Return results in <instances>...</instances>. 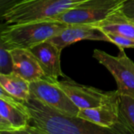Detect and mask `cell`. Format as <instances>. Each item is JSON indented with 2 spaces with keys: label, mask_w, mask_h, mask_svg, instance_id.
I'll use <instances>...</instances> for the list:
<instances>
[{
  "label": "cell",
  "mask_w": 134,
  "mask_h": 134,
  "mask_svg": "<svg viewBox=\"0 0 134 134\" xmlns=\"http://www.w3.org/2000/svg\"><path fill=\"white\" fill-rule=\"evenodd\" d=\"M56 82L79 110L101 106L115 100L119 95L117 90L106 92L92 86L79 84L71 79L57 81Z\"/></svg>",
  "instance_id": "52a82bcc"
},
{
  "label": "cell",
  "mask_w": 134,
  "mask_h": 134,
  "mask_svg": "<svg viewBox=\"0 0 134 134\" xmlns=\"http://www.w3.org/2000/svg\"><path fill=\"white\" fill-rule=\"evenodd\" d=\"M119 105L122 118L134 133V97L119 95Z\"/></svg>",
  "instance_id": "9a60e30c"
},
{
  "label": "cell",
  "mask_w": 134,
  "mask_h": 134,
  "mask_svg": "<svg viewBox=\"0 0 134 134\" xmlns=\"http://www.w3.org/2000/svg\"><path fill=\"white\" fill-rule=\"evenodd\" d=\"M0 134H16L14 132H6V131H0Z\"/></svg>",
  "instance_id": "44dd1931"
},
{
  "label": "cell",
  "mask_w": 134,
  "mask_h": 134,
  "mask_svg": "<svg viewBox=\"0 0 134 134\" xmlns=\"http://www.w3.org/2000/svg\"><path fill=\"white\" fill-rule=\"evenodd\" d=\"M110 39L111 43L116 45L119 49H125L127 48H133L134 49V39L123 37L119 35L114 34H106Z\"/></svg>",
  "instance_id": "e0dca14e"
},
{
  "label": "cell",
  "mask_w": 134,
  "mask_h": 134,
  "mask_svg": "<svg viewBox=\"0 0 134 134\" xmlns=\"http://www.w3.org/2000/svg\"><path fill=\"white\" fill-rule=\"evenodd\" d=\"M29 49L37 59L48 80L58 81L60 77H65L60 67L62 49L49 41L38 44Z\"/></svg>",
  "instance_id": "9c48e42d"
},
{
  "label": "cell",
  "mask_w": 134,
  "mask_h": 134,
  "mask_svg": "<svg viewBox=\"0 0 134 134\" xmlns=\"http://www.w3.org/2000/svg\"><path fill=\"white\" fill-rule=\"evenodd\" d=\"M13 72V60L10 49L0 40V75H9Z\"/></svg>",
  "instance_id": "2e32d148"
},
{
  "label": "cell",
  "mask_w": 134,
  "mask_h": 134,
  "mask_svg": "<svg viewBox=\"0 0 134 134\" xmlns=\"http://www.w3.org/2000/svg\"><path fill=\"white\" fill-rule=\"evenodd\" d=\"M93 56L113 75L119 94L134 97V63L124 49H120L119 55L114 57L96 49Z\"/></svg>",
  "instance_id": "5b68a950"
},
{
  "label": "cell",
  "mask_w": 134,
  "mask_h": 134,
  "mask_svg": "<svg viewBox=\"0 0 134 134\" xmlns=\"http://www.w3.org/2000/svg\"><path fill=\"white\" fill-rule=\"evenodd\" d=\"M82 40L110 42L108 35L100 28L89 24H68L59 35L49 41L63 50L66 46Z\"/></svg>",
  "instance_id": "ba28073f"
},
{
  "label": "cell",
  "mask_w": 134,
  "mask_h": 134,
  "mask_svg": "<svg viewBox=\"0 0 134 134\" xmlns=\"http://www.w3.org/2000/svg\"><path fill=\"white\" fill-rule=\"evenodd\" d=\"M127 0H86L55 19L66 24L96 25L122 9Z\"/></svg>",
  "instance_id": "277c9868"
},
{
  "label": "cell",
  "mask_w": 134,
  "mask_h": 134,
  "mask_svg": "<svg viewBox=\"0 0 134 134\" xmlns=\"http://www.w3.org/2000/svg\"><path fill=\"white\" fill-rule=\"evenodd\" d=\"M67 26L68 24L57 19L13 24L2 27L0 40L10 49L13 48L29 49L57 36Z\"/></svg>",
  "instance_id": "7a4b0ae2"
},
{
  "label": "cell",
  "mask_w": 134,
  "mask_h": 134,
  "mask_svg": "<svg viewBox=\"0 0 134 134\" xmlns=\"http://www.w3.org/2000/svg\"><path fill=\"white\" fill-rule=\"evenodd\" d=\"M16 134H31V133H29L28 131H27L26 130H20V131H16L14 132Z\"/></svg>",
  "instance_id": "ffe728a7"
},
{
  "label": "cell",
  "mask_w": 134,
  "mask_h": 134,
  "mask_svg": "<svg viewBox=\"0 0 134 134\" xmlns=\"http://www.w3.org/2000/svg\"><path fill=\"white\" fill-rule=\"evenodd\" d=\"M94 26L105 34L119 35L134 39V20L124 14L122 10L113 13Z\"/></svg>",
  "instance_id": "4fadbf2b"
},
{
  "label": "cell",
  "mask_w": 134,
  "mask_h": 134,
  "mask_svg": "<svg viewBox=\"0 0 134 134\" xmlns=\"http://www.w3.org/2000/svg\"><path fill=\"white\" fill-rule=\"evenodd\" d=\"M10 52L13 60V72L29 82L46 79L37 59L30 49L13 48Z\"/></svg>",
  "instance_id": "7c38bea8"
},
{
  "label": "cell",
  "mask_w": 134,
  "mask_h": 134,
  "mask_svg": "<svg viewBox=\"0 0 134 134\" xmlns=\"http://www.w3.org/2000/svg\"><path fill=\"white\" fill-rule=\"evenodd\" d=\"M121 10L124 14L134 20V0H127Z\"/></svg>",
  "instance_id": "d6986e66"
},
{
  "label": "cell",
  "mask_w": 134,
  "mask_h": 134,
  "mask_svg": "<svg viewBox=\"0 0 134 134\" xmlns=\"http://www.w3.org/2000/svg\"><path fill=\"white\" fill-rule=\"evenodd\" d=\"M57 81L42 79L30 82V95L62 114L78 116L79 109L57 84Z\"/></svg>",
  "instance_id": "8992f818"
},
{
  "label": "cell",
  "mask_w": 134,
  "mask_h": 134,
  "mask_svg": "<svg viewBox=\"0 0 134 134\" xmlns=\"http://www.w3.org/2000/svg\"><path fill=\"white\" fill-rule=\"evenodd\" d=\"M24 103L30 114L25 130L31 134H134L124 122L105 128L78 116L62 114L31 97Z\"/></svg>",
  "instance_id": "6da1fadb"
},
{
  "label": "cell",
  "mask_w": 134,
  "mask_h": 134,
  "mask_svg": "<svg viewBox=\"0 0 134 134\" xmlns=\"http://www.w3.org/2000/svg\"><path fill=\"white\" fill-rule=\"evenodd\" d=\"M0 86L21 100L27 101L31 98L30 82L15 72L9 75H0Z\"/></svg>",
  "instance_id": "5bb4252c"
},
{
  "label": "cell",
  "mask_w": 134,
  "mask_h": 134,
  "mask_svg": "<svg viewBox=\"0 0 134 134\" xmlns=\"http://www.w3.org/2000/svg\"><path fill=\"white\" fill-rule=\"evenodd\" d=\"M23 0H0V14L2 16L6 11Z\"/></svg>",
  "instance_id": "ac0fdd59"
},
{
  "label": "cell",
  "mask_w": 134,
  "mask_h": 134,
  "mask_svg": "<svg viewBox=\"0 0 134 134\" xmlns=\"http://www.w3.org/2000/svg\"><path fill=\"white\" fill-rule=\"evenodd\" d=\"M78 117L105 128H111L122 122L126 123L120 115L119 97L101 106L80 110Z\"/></svg>",
  "instance_id": "8fae6325"
},
{
  "label": "cell",
  "mask_w": 134,
  "mask_h": 134,
  "mask_svg": "<svg viewBox=\"0 0 134 134\" xmlns=\"http://www.w3.org/2000/svg\"><path fill=\"white\" fill-rule=\"evenodd\" d=\"M86 0H23L2 16L7 24L55 19Z\"/></svg>",
  "instance_id": "3957f363"
},
{
  "label": "cell",
  "mask_w": 134,
  "mask_h": 134,
  "mask_svg": "<svg viewBox=\"0 0 134 134\" xmlns=\"http://www.w3.org/2000/svg\"><path fill=\"white\" fill-rule=\"evenodd\" d=\"M30 114L24 100L8 103L0 99V131L16 132L27 128Z\"/></svg>",
  "instance_id": "30bf717a"
}]
</instances>
